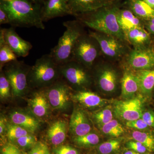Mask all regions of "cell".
I'll return each mask as SVG.
<instances>
[{
	"label": "cell",
	"mask_w": 154,
	"mask_h": 154,
	"mask_svg": "<svg viewBox=\"0 0 154 154\" xmlns=\"http://www.w3.org/2000/svg\"><path fill=\"white\" fill-rule=\"evenodd\" d=\"M144 27L150 33L154 34V17L144 22Z\"/></svg>",
	"instance_id": "42"
},
{
	"label": "cell",
	"mask_w": 154,
	"mask_h": 154,
	"mask_svg": "<svg viewBox=\"0 0 154 154\" xmlns=\"http://www.w3.org/2000/svg\"><path fill=\"white\" fill-rule=\"evenodd\" d=\"M124 154H140V153H139L137 152H135L133 150H130L125 152Z\"/></svg>",
	"instance_id": "45"
},
{
	"label": "cell",
	"mask_w": 154,
	"mask_h": 154,
	"mask_svg": "<svg viewBox=\"0 0 154 154\" xmlns=\"http://www.w3.org/2000/svg\"><path fill=\"white\" fill-rule=\"evenodd\" d=\"M17 57L7 44L5 38L2 28L0 30V66L1 69L11 62L17 60Z\"/></svg>",
	"instance_id": "26"
},
{
	"label": "cell",
	"mask_w": 154,
	"mask_h": 154,
	"mask_svg": "<svg viewBox=\"0 0 154 154\" xmlns=\"http://www.w3.org/2000/svg\"><path fill=\"white\" fill-rule=\"evenodd\" d=\"M120 1L96 10L75 17L83 25L95 31L105 33L126 41L125 36L117 21L116 13Z\"/></svg>",
	"instance_id": "2"
},
{
	"label": "cell",
	"mask_w": 154,
	"mask_h": 154,
	"mask_svg": "<svg viewBox=\"0 0 154 154\" xmlns=\"http://www.w3.org/2000/svg\"><path fill=\"white\" fill-rule=\"evenodd\" d=\"M1 153V154H23L17 146L11 143H8L3 146Z\"/></svg>",
	"instance_id": "36"
},
{
	"label": "cell",
	"mask_w": 154,
	"mask_h": 154,
	"mask_svg": "<svg viewBox=\"0 0 154 154\" xmlns=\"http://www.w3.org/2000/svg\"><path fill=\"white\" fill-rule=\"evenodd\" d=\"M63 25L65 31L50 53L59 66L72 60L75 45L84 33L82 24L79 20L66 21L63 22Z\"/></svg>",
	"instance_id": "4"
},
{
	"label": "cell",
	"mask_w": 154,
	"mask_h": 154,
	"mask_svg": "<svg viewBox=\"0 0 154 154\" xmlns=\"http://www.w3.org/2000/svg\"><path fill=\"white\" fill-rule=\"evenodd\" d=\"M90 69L74 60L60 66L61 77L71 88L83 89L91 85L92 77Z\"/></svg>",
	"instance_id": "8"
},
{
	"label": "cell",
	"mask_w": 154,
	"mask_h": 154,
	"mask_svg": "<svg viewBox=\"0 0 154 154\" xmlns=\"http://www.w3.org/2000/svg\"><path fill=\"white\" fill-rule=\"evenodd\" d=\"M150 33L144 27L132 29L125 33V40L133 46L134 48L146 47L149 41Z\"/></svg>",
	"instance_id": "24"
},
{
	"label": "cell",
	"mask_w": 154,
	"mask_h": 154,
	"mask_svg": "<svg viewBox=\"0 0 154 154\" xmlns=\"http://www.w3.org/2000/svg\"><path fill=\"white\" fill-rule=\"evenodd\" d=\"M132 137L135 140L145 146L150 151L154 150V137L150 134L136 131L132 132Z\"/></svg>",
	"instance_id": "28"
},
{
	"label": "cell",
	"mask_w": 154,
	"mask_h": 154,
	"mask_svg": "<svg viewBox=\"0 0 154 154\" xmlns=\"http://www.w3.org/2000/svg\"><path fill=\"white\" fill-rule=\"evenodd\" d=\"M93 116L95 121L100 126H102L113 119V112L109 108H105L96 112Z\"/></svg>",
	"instance_id": "31"
},
{
	"label": "cell",
	"mask_w": 154,
	"mask_h": 154,
	"mask_svg": "<svg viewBox=\"0 0 154 154\" xmlns=\"http://www.w3.org/2000/svg\"><path fill=\"white\" fill-rule=\"evenodd\" d=\"M30 133L22 127L14 124H7V137L11 140H17L24 136L30 134Z\"/></svg>",
	"instance_id": "30"
},
{
	"label": "cell",
	"mask_w": 154,
	"mask_h": 154,
	"mask_svg": "<svg viewBox=\"0 0 154 154\" xmlns=\"http://www.w3.org/2000/svg\"><path fill=\"white\" fill-rule=\"evenodd\" d=\"M45 154H51V153H50V152L48 151V152L46 153Z\"/></svg>",
	"instance_id": "47"
},
{
	"label": "cell",
	"mask_w": 154,
	"mask_h": 154,
	"mask_svg": "<svg viewBox=\"0 0 154 154\" xmlns=\"http://www.w3.org/2000/svg\"><path fill=\"white\" fill-rule=\"evenodd\" d=\"M143 102L139 98L120 101L115 103L114 112L118 118L127 121H133L141 118Z\"/></svg>",
	"instance_id": "11"
},
{
	"label": "cell",
	"mask_w": 154,
	"mask_h": 154,
	"mask_svg": "<svg viewBox=\"0 0 154 154\" xmlns=\"http://www.w3.org/2000/svg\"><path fill=\"white\" fill-rule=\"evenodd\" d=\"M120 146V141L119 140H111L100 145L99 151L102 154H109L117 151Z\"/></svg>",
	"instance_id": "32"
},
{
	"label": "cell",
	"mask_w": 154,
	"mask_h": 154,
	"mask_svg": "<svg viewBox=\"0 0 154 154\" xmlns=\"http://www.w3.org/2000/svg\"><path fill=\"white\" fill-rule=\"evenodd\" d=\"M55 154H79L78 150L71 146H59L54 150Z\"/></svg>",
	"instance_id": "38"
},
{
	"label": "cell",
	"mask_w": 154,
	"mask_h": 154,
	"mask_svg": "<svg viewBox=\"0 0 154 154\" xmlns=\"http://www.w3.org/2000/svg\"><path fill=\"white\" fill-rule=\"evenodd\" d=\"M11 88L10 82L2 71L0 74V97L1 99H6L11 96Z\"/></svg>",
	"instance_id": "33"
},
{
	"label": "cell",
	"mask_w": 154,
	"mask_h": 154,
	"mask_svg": "<svg viewBox=\"0 0 154 154\" xmlns=\"http://www.w3.org/2000/svg\"><path fill=\"white\" fill-rule=\"evenodd\" d=\"M148 5L154 9V0H144Z\"/></svg>",
	"instance_id": "44"
},
{
	"label": "cell",
	"mask_w": 154,
	"mask_h": 154,
	"mask_svg": "<svg viewBox=\"0 0 154 154\" xmlns=\"http://www.w3.org/2000/svg\"><path fill=\"white\" fill-rule=\"evenodd\" d=\"M125 57L127 65L135 71L154 69V51L148 48H134Z\"/></svg>",
	"instance_id": "10"
},
{
	"label": "cell",
	"mask_w": 154,
	"mask_h": 154,
	"mask_svg": "<svg viewBox=\"0 0 154 154\" xmlns=\"http://www.w3.org/2000/svg\"><path fill=\"white\" fill-rule=\"evenodd\" d=\"M116 17L119 25L124 34L134 28L145 27L144 22L135 16L129 9L124 7L122 8V5L118 8Z\"/></svg>",
	"instance_id": "17"
},
{
	"label": "cell",
	"mask_w": 154,
	"mask_h": 154,
	"mask_svg": "<svg viewBox=\"0 0 154 154\" xmlns=\"http://www.w3.org/2000/svg\"><path fill=\"white\" fill-rule=\"evenodd\" d=\"M7 123L5 119L3 116H1L0 119V134L3 136L7 131Z\"/></svg>",
	"instance_id": "43"
},
{
	"label": "cell",
	"mask_w": 154,
	"mask_h": 154,
	"mask_svg": "<svg viewBox=\"0 0 154 154\" xmlns=\"http://www.w3.org/2000/svg\"><path fill=\"white\" fill-rule=\"evenodd\" d=\"M139 85V91L149 95L154 88V69L135 71Z\"/></svg>",
	"instance_id": "25"
},
{
	"label": "cell",
	"mask_w": 154,
	"mask_h": 154,
	"mask_svg": "<svg viewBox=\"0 0 154 154\" xmlns=\"http://www.w3.org/2000/svg\"><path fill=\"white\" fill-rule=\"evenodd\" d=\"M71 88L64 80H60L44 88L43 92L53 109L64 111L69 108L72 99Z\"/></svg>",
	"instance_id": "9"
},
{
	"label": "cell",
	"mask_w": 154,
	"mask_h": 154,
	"mask_svg": "<svg viewBox=\"0 0 154 154\" xmlns=\"http://www.w3.org/2000/svg\"><path fill=\"white\" fill-rule=\"evenodd\" d=\"M101 126V130L103 133L111 136L118 137L124 133V128L115 119H113Z\"/></svg>",
	"instance_id": "27"
},
{
	"label": "cell",
	"mask_w": 154,
	"mask_h": 154,
	"mask_svg": "<svg viewBox=\"0 0 154 154\" xmlns=\"http://www.w3.org/2000/svg\"><path fill=\"white\" fill-rule=\"evenodd\" d=\"M28 100V104L33 114L43 117L49 113L50 105L43 91L36 92Z\"/></svg>",
	"instance_id": "22"
},
{
	"label": "cell",
	"mask_w": 154,
	"mask_h": 154,
	"mask_svg": "<svg viewBox=\"0 0 154 154\" xmlns=\"http://www.w3.org/2000/svg\"><path fill=\"white\" fill-rule=\"evenodd\" d=\"M4 38L17 57H26L33 46L29 42L24 40L17 34L14 27L2 28Z\"/></svg>",
	"instance_id": "13"
},
{
	"label": "cell",
	"mask_w": 154,
	"mask_h": 154,
	"mask_svg": "<svg viewBox=\"0 0 154 154\" xmlns=\"http://www.w3.org/2000/svg\"><path fill=\"white\" fill-rule=\"evenodd\" d=\"M0 24H10V21L8 14L2 7H0Z\"/></svg>",
	"instance_id": "41"
},
{
	"label": "cell",
	"mask_w": 154,
	"mask_h": 154,
	"mask_svg": "<svg viewBox=\"0 0 154 154\" xmlns=\"http://www.w3.org/2000/svg\"><path fill=\"white\" fill-rule=\"evenodd\" d=\"M122 6L144 22L154 17V9L144 0H126Z\"/></svg>",
	"instance_id": "19"
},
{
	"label": "cell",
	"mask_w": 154,
	"mask_h": 154,
	"mask_svg": "<svg viewBox=\"0 0 154 154\" xmlns=\"http://www.w3.org/2000/svg\"><path fill=\"white\" fill-rule=\"evenodd\" d=\"M12 123L22 127L30 133L35 132L39 127V123L35 117L20 111H14L10 114Z\"/></svg>",
	"instance_id": "21"
},
{
	"label": "cell",
	"mask_w": 154,
	"mask_h": 154,
	"mask_svg": "<svg viewBox=\"0 0 154 154\" xmlns=\"http://www.w3.org/2000/svg\"><path fill=\"white\" fill-rule=\"evenodd\" d=\"M95 79L99 88L104 92L111 93L116 90L119 83V75L113 66L107 64L97 66Z\"/></svg>",
	"instance_id": "12"
},
{
	"label": "cell",
	"mask_w": 154,
	"mask_h": 154,
	"mask_svg": "<svg viewBox=\"0 0 154 154\" xmlns=\"http://www.w3.org/2000/svg\"><path fill=\"white\" fill-rule=\"evenodd\" d=\"M48 151V147L45 144L38 142L33 146L28 154H45Z\"/></svg>",
	"instance_id": "39"
},
{
	"label": "cell",
	"mask_w": 154,
	"mask_h": 154,
	"mask_svg": "<svg viewBox=\"0 0 154 154\" xmlns=\"http://www.w3.org/2000/svg\"><path fill=\"white\" fill-rule=\"evenodd\" d=\"M69 129L75 137L82 136L91 132V122L82 109L77 108L73 110L70 120Z\"/></svg>",
	"instance_id": "16"
},
{
	"label": "cell",
	"mask_w": 154,
	"mask_h": 154,
	"mask_svg": "<svg viewBox=\"0 0 154 154\" xmlns=\"http://www.w3.org/2000/svg\"><path fill=\"white\" fill-rule=\"evenodd\" d=\"M126 126L131 128L140 130L147 129L149 127L142 118L127 122Z\"/></svg>",
	"instance_id": "37"
},
{
	"label": "cell",
	"mask_w": 154,
	"mask_h": 154,
	"mask_svg": "<svg viewBox=\"0 0 154 154\" xmlns=\"http://www.w3.org/2000/svg\"><path fill=\"white\" fill-rule=\"evenodd\" d=\"M30 67L17 60L6 64L1 69L10 82L14 97L23 96L28 91V75Z\"/></svg>",
	"instance_id": "6"
},
{
	"label": "cell",
	"mask_w": 154,
	"mask_h": 154,
	"mask_svg": "<svg viewBox=\"0 0 154 154\" xmlns=\"http://www.w3.org/2000/svg\"><path fill=\"white\" fill-rule=\"evenodd\" d=\"M68 124L63 119H59L51 125L48 129V138L51 143L55 146L63 143L66 138Z\"/></svg>",
	"instance_id": "20"
},
{
	"label": "cell",
	"mask_w": 154,
	"mask_h": 154,
	"mask_svg": "<svg viewBox=\"0 0 154 154\" xmlns=\"http://www.w3.org/2000/svg\"><path fill=\"white\" fill-rule=\"evenodd\" d=\"M31 1H33V2H34L38 3V4L42 5L44 0H31Z\"/></svg>",
	"instance_id": "46"
},
{
	"label": "cell",
	"mask_w": 154,
	"mask_h": 154,
	"mask_svg": "<svg viewBox=\"0 0 154 154\" xmlns=\"http://www.w3.org/2000/svg\"><path fill=\"white\" fill-rule=\"evenodd\" d=\"M102 55L99 43L90 34L84 33L75 45L72 60L91 69Z\"/></svg>",
	"instance_id": "5"
},
{
	"label": "cell",
	"mask_w": 154,
	"mask_h": 154,
	"mask_svg": "<svg viewBox=\"0 0 154 154\" xmlns=\"http://www.w3.org/2000/svg\"><path fill=\"white\" fill-rule=\"evenodd\" d=\"M72 15L76 16L112 5L119 0H68Z\"/></svg>",
	"instance_id": "15"
},
{
	"label": "cell",
	"mask_w": 154,
	"mask_h": 154,
	"mask_svg": "<svg viewBox=\"0 0 154 154\" xmlns=\"http://www.w3.org/2000/svg\"><path fill=\"white\" fill-rule=\"evenodd\" d=\"M119 1H120V0H119Z\"/></svg>",
	"instance_id": "48"
},
{
	"label": "cell",
	"mask_w": 154,
	"mask_h": 154,
	"mask_svg": "<svg viewBox=\"0 0 154 154\" xmlns=\"http://www.w3.org/2000/svg\"><path fill=\"white\" fill-rule=\"evenodd\" d=\"M89 34L98 42L102 55L109 60H119L125 57L130 51L127 42L115 36L95 31H90Z\"/></svg>",
	"instance_id": "7"
},
{
	"label": "cell",
	"mask_w": 154,
	"mask_h": 154,
	"mask_svg": "<svg viewBox=\"0 0 154 154\" xmlns=\"http://www.w3.org/2000/svg\"><path fill=\"white\" fill-rule=\"evenodd\" d=\"M72 99L84 107L94 108L101 107L106 104V100L91 91H78L72 95Z\"/></svg>",
	"instance_id": "18"
},
{
	"label": "cell",
	"mask_w": 154,
	"mask_h": 154,
	"mask_svg": "<svg viewBox=\"0 0 154 154\" xmlns=\"http://www.w3.org/2000/svg\"><path fill=\"white\" fill-rule=\"evenodd\" d=\"M99 140L98 135L91 132L82 136L75 137L73 140L78 145L85 147L96 145L99 143Z\"/></svg>",
	"instance_id": "29"
},
{
	"label": "cell",
	"mask_w": 154,
	"mask_h": 154,
	"mask_svg": "<svg viewBox=\"0 0 154 154\" xmlns=\"http://www.w3.org/2000/svg\"><path fill=\"white\" fill-rule=\"evenodd\" d=\"M127 146L128 148L135 152H137L139 153L143 154L146 152L148 151H150L145 146L137 141L129 142L127 144Z\"/></svg>",
	"instance_id": "35"
},
{
	"label": "cell",
	"mask_w": 154,
	"mask_h": 154,
	"mask_svg": "<svg viewBox=\"0 0 154 154\" xmlns=\"http://www.w3.org/2000/svg\"><path fill=\"white\" fill-rule=\"evenodd\" d=\"M16 141L20 146L25 149L33 147L37 143L36 137L30 134L19 138Z\"/></svg>",
	"instance_id": "34"
},
{
	"label": "cell",
	"mask_w": 154,
	"mask_h": 154,
	"mask_svg": "<svg viewBox=\"0 0 154 154\" xmlns=\"http://www.w3.org/2000/svg\"><path fill=\"white\" fill-rule=\"evenodd\" d=\"M0 7L8 14L12 27L45 29L41 4L31 0H0Z\"/></svg>",
	"instance_id": "1"
},
{
	"label": "cell",
	"mask_w": 154,
	"mask_h": 154,
	"mask_svg": "<svg viewBox=\"0 0 154 154\" xmlns=\"http://www.w3.org/2000/svg\"><path fill=\"white\" fill-rule=\"evenodd\" d=\"M61 76L60 66L50 54H46L36 60L30 67L28 75L29 87L45 88L59 80Z\"/></svg>",
	"instance_id": "3"
},
{
	"label": "cell",
	"mask_w": 154,
	"mask_h": 154,
	"mask_svg": "<svg viewBox=\"0 0 154 154\" xmlns=\"http://www.w3.org/2000/svg\"><path fill=\"white\" fill-rule=\"evenodd\" d=\"M122 95L125 98H131L139 91V85L135 72L125 71L121 80Z\"/></svg>",
	"instance_id": "23"
},
{
	"label": "cell",
	"mask_w": 154,
	"mask_h": 154,
	"mask_svg": "<svg viewBox=\"0 0 154 154\" xmlns=\"http://www.w3.org/2000/svg\"><path fill=\"white\" fill-rule=\"evenodd\" d=\"M141 118L149 126L154 128V112L152 110H147L143 113Z\"/></svg>",
	"instance_id": "40"
},
{
	"label": "cell",
	"mask_w": 154,
	"mask_h": 154,
	"mask_svg": "<svg viewBox=\"0 0 154 154\" xmlns=\"http://www.w3.org/2000/svg\"><path fill=\"white\" fill-rule=\"evenodd\" d=\"M67 15H72L68 0L43 1L42 5V17L43 22Z\"/></svg>",
	"instance_id": "14"
}]
</instances>
